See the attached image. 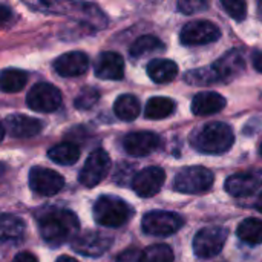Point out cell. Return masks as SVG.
I'll return each mask as SVG.
<instances>
[{
	"instance_id": "74e56055",
	"label": "cell",
	"mask_w": 262,
	"mask_h": 262,
	"mask_svg": "<svg viewBox=\"0 0 262 262\" xmlns=\"http://www.w3.org/2000/svg\"><path fill=\"white\" fill-rule=\"evenodd\" d=\"M55 262H78L77 259H74V258H71V256H60L58 259Z\"/></svg>"
},
{
	"instance_id": "ffe728a7",
	"label": "cell",
	"mask_w": 262,
	"mask_h": 262,
	"mask_svg": "<svg viewBox=\"0 0 262 262\" xmlns=\"http://www.w3.org/2000/svg\"><path fill=\"white\" fill-rule=\"evenodd\" d=\"M226 107V98L218 92H200L192 100V112L200 117L212 115Z\"/></svg>"
},
{
	"instance_id": "e575fe53",
	"label": "cell",
	"mask_w": 262,
	"mask_h": 262,
	"mask_svg": "<svg viewBox=\"0 0 262 262\" xmlns=\"http://www.w3.org/2000/svg\"><path fill=\"white\" fill-rule=\"evenodd\" d=\"M12 262H38V261H37V258H35L32 253H29V252H21V253L15 255V258L12 259Z\"/></svg>"
},
{
	"instance_id": "484cf974",
	"label": "cell",
	"mask_w": 262,
	"mask_h": 262,
	"mask_svg": "<svg viewBox=\"0 0 262 262\" xmlns=\"http://www.w3.org/2000/svg\"><path fill=\"white\" fill-rule=\"evenodd\" d=\"M236 235L241 241L250 244V246H258L262 244V221L258 218H247L244 220L238 229Z\"/></svg>"
},
{
	"instance_id": "f1b7e54d",
	"label": "cell",
	"mask_w": 262,
	"mask_h": 262,
	"mask_svg": "<svg viewBox=\"0 0 262 262\" xmlns=\"http://www.w3.org/2000/svg\"><path fill=\"white\" fill-rule=\"evenodd\" d=\"M25 232V223L14 216V215H3L2 216V223H0V235H2V239L6 241V239H15V238H20Z\"/></svg>"
},
{
	"instance_id": "7c38bea8",
	"label": "cell",
	"mask_w": 262,
	"mask_h": 262,
	"mask_svg": "<svg viewBox=\"0 0 262 262\" xmlns=\"http://www.w3.org/2000/svg\"><path fill=\"white\" fill-rule=\"evenodd\" d=\"M166 180V173L158 166H150L140 170L132 181L135 193L141 198H150L160 192Z\"/></svg>"
},
{
	"instance_id": "9a60e30c",
	"label": "cell",
	"mask_w": 262,
	"mask_h": 262,
	"mask_svg": "<svg viewBox=\"0 0 262 262\" xmlns=\"http://www.w3.org/2000/svg\"><path fill=\"white\" fill-rule=\"evenodd\" d=\"M262 186V173L258 172H239L227 178L224 187L229 195L243 198L255 193Z\"/></svg>"
},
{
	"instance_id": "5b68a950",
	"label": "cell",
	"mask_w": 262,
	"mask_h": 262,
	"mask_svg": "<svg viewBox=\"0 0 262 262\" xmlns=\"http://www.w3.org/2000/svg\"><path fill=\"white\" fill-rule=\"evenodd\" d=\"M213 186V173L203 166H190L178 172L173 181V189L181 193H203Z\"/></svg>"
},
{
	"instance_id": "83f0119b",
	"label": "cell",
	"mask_w": 262,
	"mask_h": 262,
	"mask_svg": "<svg viewBox=\"0 0 262 262\" xmlns=\"http://www.w3.org/2000/svg\"><path fill=\"white\" fill-rule=\"evenodd\" d=\"M186 81L189 84H195V86H209L213 83H220L223 80H221L216 68L212 64V66H204L200 69L189 71L186 74Z\"/></svg>"
},
{
	"instance_id": "f546056e",
	"label": "cell",
	"mask_w": 262,
	"mask_h": 262,
	"mask_svg": "<svg viewBox=\"0 0 262 262\" xmlns=\"http://www.w3.org/2000/svg\"><path fill=\"white\" fill-rule=\"evenodd\" d=\"M175 256L169 246L154 244L143 252V262H173Z\"/></svg>"
},
{
	"instance_id": "4316f807",
	"label": "cell",
	"mask_w": 262,
	"mask_h": 262,
	"mask_svg": "<svg viewBox=\"0 0 262 262\" xmlns=\"http://www.w3.org/2000/svg\"><path fill=\"white\" fill-rule=\"evenodd\" d=\"M28 81V74L21 69H3L2 75H0V86L3 92H18L25 88Z\"/></svg>"
},
{
	"instance_id": "cb8c5ba5",
	"label": "cell",
	"mask_w": 262,
	"mask_h": 262,
	"mask_svg": "<svg viewBox=\"0 0 262 262\" xmlns=\"http://www.w3.org/2000/svg\"><path fill=\"white\" fill-rule=\"evenodd\" d=\"M48 157L61 166H71L78 161L80 158V149L74 143H60L49 149Z\"/></svg>"
},
{
	"instance_id": "d6986e66",
	"label": "cell",
	"mask_w": 262,
	"mask_h": 262,
	"mask_svg": "<svg viewBox=\"0 0 262 262\" xmlns=\"http://www.w3.org/2000/svg\"><path fill=\"white\" fill-rule=\"evenodd\" d=\"M213 66L216 68L221 80L229 81V80H232L233 77L239 75L244 71V68H246L244 54L239 49H230Z\"/></svg>"
},
{
	"instance_id": "ab89813d",
	"label": "cell",
	"mask_w": 262,
	"mask_h": 262,
	"mask_svg": "<svg viewBox=\"0 0 262 262\" xmlns=\"http://www.w3.org/2000/svg\"><path fill=\"white\" fill-rule=\"evenodd\" d=\"M258 6H259V9H261L262 12V0H258Z\"/></svg>"
},
{
	"instance_id": "d4e9b609",
	"label": "cell",
	"mask_w": 262,
	"mask_h": 262,
	"mask_svg": "<svg viewBox=\"0 0 262 262\" xmlns=\"http://www.w3.org/2000/svg\"><path fill=\"white\" fill-rule=\"evenodd\" d=\"M164 48H166L164 43L158 37H155V35H143V37L137 38L132 43V46H130V55L134 58H141L144 55L163 52Z\"/></svg>"
},
{
	"instance_id": "ac0fdd59",
	"label": "cell",
	"mask_w": 262,
	"mask_h": 262,
	"mask_svg": "<svg viewBox=\"0 0 262 262\" xmlns=\"http://www.w3.org/2000/svg\"><path fill=\"white\" fill-rule=\"evenodd\" d=\"M95 75L101 80H121L124 77V60L117 52L100 54L95 64Z\"/></svg>"
},
{
	"instance_id": "7a4b0ae2",
	"label": "cell",
	"mask_w": 262,
	"mask_h": 262,
	"mask_svg": "<svg viewBox=\"0 0 262 262\" xmlns=\"http://www.w3.org/2000/svg\"><path fill=\"white\" fill-rule=\"evenodd\" d=\"M235 141L233 130L226 123H209L198 129L192 137V144L196 150L203 154L220 155L227 152Z\"/></svg>"
},
{
	"instance_id": "ba28073f",
	"label": "cell",
	"mask_w": 262,
	"mask_h": 262,
	"mask_svg": "<svg viewBox=\"0 0 262 262\" xmlns=\"http://www.w3.org/2000/svg\"><path fill=\"white\" fill-rule=\"evenodd\" d=\"M61 92L49 83L34 84L26 95L28 106L32 111L45 114L57 111L61 106Z\"/></svg>"
},
{
	"instance_id": "836d02e7",
	"label": "cell",
	"mask_w": 262,
	"mask_h": 262,
	"mask_svg": "<svg viewBox=\"0 0 262 262\" xmlns=\"http://www.w3.org/2000/svg\"><path fill=\"white\" fill-rule=\"evenodd\" d=\"M117 262H143V253L137 249H127L117 258Z\"/></svg>"
},
{
	"instance_id": "44dd1931",
	"label": "cell",
	"mask_w": 262,
	"mask_h": 262,
	"mask_svg": "<svg viewBox=\"0 0 262 262\" xmlns=\"http://www.w3.org/2000/svg\"><path fill=\"white\" fill-rule=\"evenodd\" d=\"M147 74L152 81L164 84L172 81L178 74V66L175 61L167 58H155L147 64Z\"/></svg>"
},
{
	"instance_id": "e0dca14e",
	"label": "cell",
	"mask_w": 262,
	"mask_h": 262,
	"mask_svg": "<svg viewBox=\"0 0 262 262\" xmlns=\"http://www.w3.org/2000/svg\"><path fill=\"white\" fill-rule=\"evenodd\" d=\"M89 68V58L84 52L74 51L63 54L54 61V69L61 77H78L83 75Z\"/></svg>"
},
{
	"instance_id": "6da1fadb",
	"label": "cell",
	"mask_w": 262,
	"mask_h": 262,
	"mask_svg": "<svg viewBox=\"0 0 262 262\" xmlns=\"http://www.w3.org/2000/svg\"><path fill=\"white\" fill-rule=\"evenodd\" d=\"M38 226L41 238L49 246L57 247L74 236L80 223L75 213L69 210H51L38 220Z\"/></svg>"
},
{
	"instance_id": "2e32d148",
	"label": "cell",
	"mask_w": 262,
	"mask_h": 262,
	"mask_svg": "<svg viewBox=\"0 0 262 262\" xmlns=\"http://www.w3.org/2000/svg\"><path fill=\"white\" fill-rule=\"evenodd\" d=\"M3 129L6 134L15 138H31L41 132L43 124L40 120L28 117V115H8L3 120Z\"/></svg>"
},
{
	"instance_id": "8992f818",
	"label": "cell",
	"mask_w": 262,
	"mask_h": 262,
	"mask_svg": "<svg viewBox=\"0 0 262 262\" xmlns=\"http://www.w3.org/2000/svg\"><path fill=\"white\" fill-rule=\"evenodd\" d=\"M184 224V220L173 212L154 210L144 215L141 226L143 232L150 236H169L178 232Z\"/></svg>"
},
{
	"instance_id": "8fae6325",
	"label": "cell",
	"mask_w": 262,
	"mask_h": 262,
	"mask_svg": "<svg viewBox=\"0 0 262 262\" xmlns=\"http://www.w3.org/2000/svg\"><path fill=\"white\" fill-rule=\"evenodd\" d=\"M63 186L64 178L55 170L46 167H32L29 172V187L41 196L57 195Z\"/></svg>"
},
{
	"instance_id": "30bf717a",
	"label": "cell",
	"mask_w": 262,
	"mask_h": 262,
	"mask_svg": "<svg viewBox=\"0 0 262 262\" xmlns=\"http://www.w3.org/2000/svg\"><path fill=\"white\" fill-rule=\"evenodd\" d=\"M221 37L220 28L209 20H196L187 23L181 29V43L186 46H201L216 41Z\"/></svg>"
},
{
	"instance_id": "8d00e7d4",
	"label": "cell",
	"mask_w": 262,
	"mask_h": 262,
	"mask_svg": "<svg viewBox=\"0 0 262 262\" xmlns=\"http://www.w3.org/2000/svg\"><path fill=\"white\" fill-rule=\"evenodd\" d=\"M11 15V11L5 6V5H2V23L5 25L6 21H8V17Z\"/></svg>"
},
{
	"instance_id": "4fadbf2b",
	"label": "cell",
	"mask_w": 262,
	"mask_h": 262,
	"mask_svg": "<svg viewBox=\"0 0 262 262\" xmlns=\"http://www.w3.org/2000/svg\"><path fill=\"white\" fill-rule=\"evenodd\" d=\"M111 246H112V238L98 232H84L75 236L72 243V249L77 253L83 256H91V258L104 255Z\"/></svg>"
},
{
	"instance_id": "5bb4252c",
	"label": "cell",
	"mask_w": 262,
	"mask_h": 262,
	"mask_svg": "<svg viewBox=\"0 0 262 262\" xmlns=\"http://www.w3.org/2000/svg\"><path fill=\"white\" fill-rule=\"evenodd\" d=\"M161 144V138L147 130H138V132H130L124 137L123 146L124 150L132 155V157H146L150 155L154 150H157Z\"/></svg>"
},
{
	"instance_id": "f35d334b",
	"label": "cell",
	"mask_w": 262,
	"mask_h": 262,
	"mask_svg": "<svg viewBox=\"0 0 262 262\" xmlns=\"http://www.w3.org/2000/svg\"><path fill=\"white\" fill-rule=\"evenodd\" d=\"M256 209L262 212V193L259 195V198H258V203H256Z\"/></svg>"
},
{
	"instance_id": "d6a6232c",
	"label": "cell",
	"mask_w": 262,
	"mask_h": 262,
	"mask_svg": "<svg viewBox=\"0 0 262 262\" xmlns=\"http://www.w3.org/2000/svg\"><path fill=\"white\" fill-rule=\"evenodd\" d=\"M209 8V0H178V11L183 14H195Z\"/></svg>"
},
{
	"instance_id": "9c48e42d",
	"label": "cell",
	"mask_w": 262,
	"mask_h": 262,
	"mask_svg": "<svg viewBox=\"0 0 262 262\" xmlns=\"http://www.w3.org/2000/svg\"><path fill=\"white\" fill-rule=\"evenodd\" d=\"M111 167V158L106 150L95 149L86 160L83 169L80 170L78 180L86 187H95L103 181Z\"/></svg>"
},
{
	"instance_id": "60d3db41",
	"label": "cell",
	"mask_w": 262,
	"mask_h": 262,
	"mask_svg": "<svg viewBox=\"0 0 262 262\" xmlns=\"http://www.w3.org/2000/svg\"><path fill=\"white\" fill-rule=\"evenodd\" d=\"M259 154H261V157H262V141H261V144H259Z\"/></svg>"
},
{
	"instance_id": "4dcf8cb0",
	"label": "cell",
	"mask_w": 262,
	"mask_h": 262,
	"mask_svg": "<svg viewBox=\"0 0 262 262\" xmlns=\"http://www.w3.org/2000/svg\"><path fill=\"white\" fill-rule=\"evenodd\" d=\"M100 100V92L94 88H84L75 98V107L80 111H88L97 104Z\"/></svg>"
},
{
	"instance_id": "277c9868",
	"label": "cell",
	"mask_w": 262,
	"mask_h": 262,
	"mask_svg": "<svg viewBox=\"0 0 262 262\" xmlns=\"http://www.w3.org/2000/svg\"><path fill=\"white\" fill-rule=\"evenodd\" d=\"M94 218L103 227L118 229L132 218V209L126 201L104 195L94 204Z\"/></svg>"
},
{
	"instance_id": "d590c367",
	"label": "cell",
	"mask_w": 262,
	"mask_h": 262,
	"mask_svg": "<svg viewBox=\"0 0 262 262\" xmlns=\"http://www.w3.org/2000/svg\"><path fill=\"white\" fill-rule=\"evenodd\" d=\"M252 61H253V68L262 74V51H255L252 54Z\"/></svg>"
},
{
	"instance_id": "3957f363",
	"label": "cell",
	"mask_w": 262,
	"mask_h": 262,
	"mask_svg": "<svg viewBox=\"0 0 262 262\" xmlns=\"http://www.w3.org/2000/svg\"><path fill=\"white\" fill-rule=\"evenodd\" d=\"M23 3H26L29 8L45 12V14H68L71 11L83 14L84 17H88L89 23H94L95 26H104L106 23V17L101 14V11L98 8H95L94 5H88V3H78V2H68V0H21Z\"/></svg>"
},
{
	"instance_id": "603a6c76",
	"label": "cell",
	"mask_w": 262,
	"mask_h": 262,
	"mask_svg": "<svg viewBox=\"0 0 262 262\" xmlns=\"http://www.w3.org/2000/svg\"><path fill=\"white\" fill-rule=\"evenodd\" d=\"M175 111V101L167 97H152L147 104L144 115L149 120H163L172 115Z\"/></svg>"
},
{
	"instance_id": "52a82bcc",
	"label": "cell",
	"mask_w": 262,
	"mask_h": 262,
	"mask_svg": "<svg viewBox=\"0 0 262 262\" xmlns=\"http://www.w3.org/2000/svg\"><path fill=\"white\" fill-rule=\"evenodd\" d=\"M229 236V230L224 227H206L201 229L193 239L195 255L201 259H209L223 250Z\"/></svg>"
},
{
	"instance_id": "7402d4cb",
	"label": "cell",
	"mask_w": 262,
	"mask_h": 262,
	"mask_svg": "<svg viewBox=\"0 0 262 262\" xmlns=\"http://www.w3.org/2000/svg\"><path fill=\"white\" fill-rule=\"evenodd\" d=\"M115 115L123 121H134L140 115V101L132 94L120 95L114 104Z\"/></svg>"
},
{
	"instance_id": "1f68e13d",
	"label": "cell",
	"mask_w": 262,
	"mask_h": 262,
	"mask_svg": "<svg viewBox=\"0 0 262 262\" xmlns=\"http://www.w3.org/2000/svg\"><path fill=\"white\" fill-rule=\"evenodd\" d=\"M226 12L236 21H243L247 15V2L246 0H221Z\"/></svg>"
}]
</instances>
